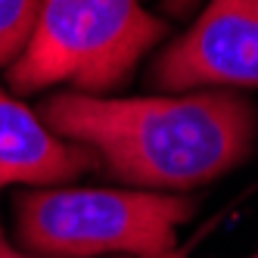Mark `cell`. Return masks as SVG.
Instances as JSON below:
<instances>
[{
    "label": "cell",
    "mask_w": 258,
    "mask_h": 258,
    "mask_svg": "<svg viewBox=\"0 0 258 258\" xmlns=\"http://www.w3.org/2000/svg\"><path fill=\"white\" fill-rule=\"evenodd\" d=\"M146 81L165 94L258 87V0H209L187 34L153 59Z\"/></svg>",
    "instance_id": "277c9868"
},
{
    "label": "cell",
    "mask_w": 258,
    "mask_h": 258,
    "mask_svg": "<svg viewBox=\"0 0 258 258\" xmlns=\"http://www.w3.org/2000/svg\"><path fill=\"white\" fill-rule=\"evenodd\" d=\"M165 34L168 22L140 0H38V22L22 56L7 69L13 94L75 84L100 97L121 87L134 66Z\"/></svg>",
    "instance_id": "7a4b0ae2"
},
{
    "label": "cell",
    "mask_w": 258,
    "mask_h": 258,
    "mask_svg": "<svg viewBox=\"0 0 258 258\" xmlns=\"http://www.w3.org/2000/svg\"><path fill=\"white\" fill-rule=\"evenodd\" d=\"M249 258H258V252H255V255H249Z\"/></svg>",
    "instance_id": "30bf717a"
},
{
    "label": "cell",
    "mask_w": 258,
    "mask_h": 258,
    "mask_svg": "<svg viewBox=\"0 0 258 258\" xmlns=\"http://www.w3.org/2000/svg\"><path fill=\"white\" fill-rule=\"evenodd\" d=\"M165 7H168V13H174V16H187L199 0H162Z\"/></svg>",
    "instance_id": "ba28073f"
},
{
    "label": "cell",
    "mask_w": 258,
    "mask_h": 258,
    "mask_svg": "<svg viewBox=\"0 0 258 258\" xmlns=\"http://www.w3.org/2000/svg\"><path fill=\"white\" fill-rule=\"evenodd\" d=\"M38 22V0H0V69L22 56Z\"/></svg>",
    "instance_id": "8992f818"
},
{
    "label": "cell",
    "mask_w": 258,
    "mask_h": 258,
    "mask_svg": "<svg viewBox=\"0 0 258 258\" xmlns=\"http://www.w3.org/2000/svg\"><path fill=\"white\" fill-rule=\"evenodd\" d=\"M193 212V199L156 190L38 187L16 199V233L34 258H162Z\"/></svg>",
    "instance_id": "3957f363"
},
{
    "label": "cell",
    "mask_w": 258,
    "mask_h": 258,
    "mask_svg": "<svg viewBox=\"0 0 258 258\" xmlns=\"http://www.w3.org/2000/svg\"><path fill=\"white\" fill-rule=\"evenodd\" d=\"M41 121L94 150L112 180L162 190H190L227 174L252 153L258 131L255 106L221 87L134 100L62 90L44 100Z\"/></svg>",
    "instance_id": "6da1fadb"
},
{
    "label": "cell",
    "mask_w": 258,
    "mask_h": 258,
    "mask_svg": "<svg viewBox=\"0 0 258 258\" xmlns=\"http://www.w3.org/2000/svg\"><path fill=\"white\" fill-rule=\"evenodd\" d=\"M187 252H190V246H187V249H174V252H168V255H162V258H187Z\"/></svg>",
    "instance_id": "9c48e42d"
},
{
    "label": "cell",
    "mask_w": 258,
    "mask_h": 258,
    "mask_svg": "<svg viewBox=\"0 0 258 258\" xmlns=\"http://www.w3.org/2000/svg\"><path fill=\"white\" fill-rule=\"evenodd\" d=\"M0 258H34V255H25V252H19L10 239H7V233H4V227H0Z\"/></svg>",
    "instance_id": "52a82bcc"
},
{
    "label": "cell",
    "mask_w": 258,
    "mask_h": 258,
    "mask_svg": "<svg viewBox=\"0 0 258 258\" xmlns=\"http://www.w3.org/2000/svg\"><path fill=\"white\" fill-rule=\"evenodd\" d=\"M90 168H100L94 150L56 137L22 100L0 90V190L10 183L53 187Z\"/></svg>",
    "instance_id": "5b68a950"
}]
</instances>
